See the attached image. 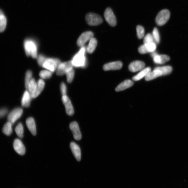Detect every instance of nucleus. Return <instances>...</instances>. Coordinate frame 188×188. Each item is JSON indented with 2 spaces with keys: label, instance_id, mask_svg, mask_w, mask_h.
<instances>
[{
  "label": "nucleus",
  "instance_id": "obj_1",
  "mask_svg": "<svg viewBox=\"0 0 188 188\" xmlns=\"http://www.w3.org/2000/svg\"><path fill=\"white\" fill-rule=\"evenodd\" d=\"M85 48L83 46L77 54L74 55L71 60L73 66L76 67H84L86 65L85 56Z\"/></svg>",
  "mask_w": 188,
  "mask_h": 188
},
{
  "label": "nucleus",
  "instance_id": "obj_2",
  "mask_svg": "<svg viewBox=\"0 0 188 188\" xmlns=\"http://www.w3.org/2000/svg\"><path fill=\"white\" fill-rule=\"evenodd\" d=\"M24 49L26 55L31 56L33 58L37 57V45L34 41L31 40H26L24 43Z\"/></svg>",
  "mask_w": 188,
  "mask_h": 188
},
{
  "label": "nucleus",
  "instance_id": "obj_3",
  "mask_svg": "<svg viewBox=\"0 0 188 188\" xmlns=\"http://www.w3.org/2000/svg\"><path fill=\"white\" fill-rule=\"evenodd\" d=\"M60 60L55 58H47L42 67L51 72H54L61 63Z\"/></svg>",
  "mask_w": 188,
  "mask_h": 188
},
{
  "label": "nucleus",
  "instance_id": "obj_4",
  "mask_svg": "<svg viewBox=\"0 0 188 188\" xmlns=\"http://www.w3.org/2000/svg\"><path fill=\"white\" fill-rule=\"evenodd\" d=\"M170 16V12L168 9L161 11L156 17L155 21L157 25L160 26L165 25L169 20Z\"/></svg>",
  "mask_w": 188,
  "mask_h": 188
},
{
  "label": "nucleus",
  "instance_id": "obj_5",
  "mask_svg": "<svg viewBox=\"0 0 188 188\" xmlns=\"http://www.w3.org/2000/svg\"><path fill=\"white\" fill-rule=\"evenodd\" d=\"M85 20L87 23L91 26H98L103 22V19L100 16L93 13H89L86 14Z\"/></svg>",
  "mask_w": 188,
  "mask_h": 188
},
{
  "label": "nucleus",
  "instance_id": "obj_6",
  "mask_svg": "<svg viewBox=\"0 0 188 188\" xmlns=\"http://www.w3.org/2000/svg\"><path fill=\"white\" fill-rule=\"evenodd\" d=\"M73 67L71 61L61 63L56 70L57 74L59 76L63 75L73 69Z\"/></svg>",
  "mask_w": 188,
  "mask_h": 188
},
{
  "label": "nucleus",
  "instance_id": "obj_7",
  "mask_svg": "<svg viewBox=\"0 0 188 188\" xmlns=\"http://www.w3.org/2000/svg\"><path fill=\"white\" fill-rule=\"evenodd\" d=\"M23 113V110L22 108H15L9 113L8 118V122L13 125L21 117Z\"/></svg>",
  "mask_w": 188,
  "mask_h": 188
},
{
  "label": "nucleus",
  "instance_id": "obj_8",
  "mask_svg": "<svg viewBox=\"0 0 188 188\" xmlns=\"http://www.w3.org/2000/svg\"><path fill=\"white\" fill-rule=\"evenodd\" d=\"M104 16L106 20L110 26L113 27L116 26L117 19L111 9H106L105 11Z\"/></svg>",
  "mask_w": 188,
  "mask_h": 188
},
{
  "label": "nucleus",
  "instance_id": "obj_9",
  "mask_svg": "<svg viewBox=\"0 0 188 188\" xmlns=\"http://www.w3.org/2000/svg\"><path fill=\"white\" fill-rule=\"evenodd\" d=\"M93 33L91 31H86L83 33L79 36L77 40V44L79 47L83 46L87 42L93 37Z\"/></svg>",
  "mask_w": 188,
  "mask_h": 188
},
{
  "label": "nucleus",
  "instance_id": "obj_10",
  "mask_svg": "<svg viewBox=\"0 0 188 188\" xmlns=\"http://www.w3.org/2000/svg\"><path fill=\"white\" fill-rule=\"evenodd\" d=\"M62 100L65 107L67 114L69 116L73 115L74 113V108L69 98L67 95L62 96Z\"/></svg>",
  "mask_w": 188,
  "mask_h": 188
},
{
  "label": "nucleus",
  "instance_id": "obj_11",
  "mask_svg": "<svg viewBox=\"0 0 188 188\" xmlns=\"http://www.w3.org/2000/svg\"><path fill=\"white\" fill-rule=\"evenodd\" d=\"M69 127L73 132L74 139L77 141L80 140L82 138V134L78 123L76 122L71 123L70 124Z\"/></svg>",
  "mask_w": 188,
  "mask_h": 188
},
{
  "label": "nucleus",
  "instance_id": "obj_12",
  "mask_svg": "<svg viewBox=\"0 0 188 188\" xmlns=\"http://www.w3.org/2000/svg\"><path fill=\"white\" fill-rule=\"evenodd\" d=\"M145 64L141 61H136L131 63L129 66V69L130 71L136 72L143 70L145 67Z\"/></svg>",
  "mask_w": 188,
  "mask_h": 188
},
{
  "label": "nucleus",
  "instance_id": "obj_13",
  "mask_svg": "<svg viewBox=\"0 0 188 188\" xmlns=\"http://www.w3.org/2000/svg\"><path fill=\"white\" fill-rule=\"evenodd\" d=\"M122 66V62L117 61L106 64L103 66V68L105 71L116 70L121 69Z\"/></svg>",
  "mask_w": 188,
  "mask_h": 188
},
{
  "label": "nucleus",
  "instance_id": "obj_14",
  "mask_svg": "<svg viewBox=\"0 0 188 188\" xmlns=\"http://www.w3.org/2000/svg\"><path fill=\"white\" fill-rule=\"evenodd\" d=\"M14 150L20 155H23L26 153V149L20 139H16L13 143Z\"/></svg>",
  "mask_w": 188,
  "mask_h": 188
},
{
  "label": "nucleus",
  "instance_id": "obj_15",
  "mask_svg": "<svg viewBox=\"0 0 188 188\" xmlns=\"http://www.w3.org/2000/svg\"><path fill=\"white\" fill-rule=\"evenodd\" d=\"M70 148L72 153L76 160L80 161L81 158V151L80 148L75 143L72 142L70 144Z\"/></svg>",
  "mask_w": 188,
  "mask_h": 188
},
{
  "label": "nucleus",
  "instance_id": "obj_16",
  "mask_svg": "<svg viewBox=\"0 0 188 188\" xmlns=\"http://www.w3.org/2000/svg\"><path fill=\"white\" fill-rule=\"evenodd\" d=\"M32 98L28 90L24 92L21 100V105L23 107H28L30 106V102Z\"/></svg>",
  "mask_w": 188,
  "mask_h": 188
},
{
  "label": "nucleus",
  "instance_id": "obj_17",
  "mask_svg": "<svg viewBox=\"0 0 188 188\" xmlns=\"http://www.w3.org/2000/svg\"><path fill=\"white\" fill-rule=\"evenodd\" d=\"M26 126L31 134L35 136L37 134V128L34 119L32 117H30L26 120Z\"/></svg>",
  "mask_w": 188,
  "mask_h": 188
},
{
  "label": "nucleus",
  "instance_id": "obj_18",
  "mask_svg": "<svg viewBox=\"0 0 188 188\" xmlns=\"http://www.w3.org/2000/svg\"><path fill=\"white\" fill-rule=\"evenodd\" d=\"M154 61L156 64H163L170 60L169 57L166 55L157 54L153 58Z\"/></svg>",
  "mask_w": 188,
  "mask_h": 188
},
{
  "label": "nucleus",
  "instance_id": "obj_19",
  "mask_svg": "<svg viewBox=\"0 0 188 188\" xmlns=\"http://www.w3.org/2000/svg\"><path fill=\"white\" fill-rule=\"evenodd\" d=\"M134 85L133 81L127 79L125 80L119 84L115 89V91L117 92L122 91L127 89L131 87Z\"/></svg>",
  "mask_w": 188,
  "mask_h": 188
},
{
  "label": "nucleus",
  "instance_id": "obj_20",
  "mask_svg": "<svg viewBox=\"0 0 188 188\" xmlns=\"http://www.w3.org/2000/svg\"><path fill=\"white\" fill-rule=\"evenodd\" d=\"M162 76V74L160 71L154 69L153 71H150L147 75L145 79L146 81H150Z\"/></svg>",
  "mask_w": 188,
  "mask_h": 188
},
{
  "label": "nucleus",
  "instance_id": "obj_21",
  "mask_svg": "<svg viewBox=\"0 0 188 188\" xmlns=\"http://www.w3.org/2000/svg\"><path fill=\"white\" fill-rule=\"evenodd\" d=\"M45 85L44 82L42 79H40L37 83V90L35 93L31 96L32 98L37 97L44 89Z\"/></svg>",
  "mask_w": 188,
  "mask_h": 188
},
{
  "label": "nucleus",
  "instance_id": "obj_22",
  "mask_svg": "<svg viewBox=\"0 0 188 188\" xmlns=\"http://www.w3.org/2000/svg\"><path fill=\"white\" fill-rule=\"evenodd\" d=\"M151 69L150 67H148L145 69H144L141 72L136 75L134 76L132 78L133 80L134 81H138L140 80L141 79L146 76L151 71Z\"/></svg>",
  "mask_w": 188,
  "mask_h": 188
},
{
  "label": "nucleus",
  "instance_id": "obj_23",
  "mask_svg": "<svg viewBox=\"0 0 188 188\" xmlns=\"http://www.w3.org/2000/svg\"><path fill=\"white\" fill-rule=\"evenodd\" d=\"M97 41L95 38L93 37L90 40L89 44L87 48V51L89 54H91L93 53L97 46Z\"/></svg>",
  "mask_w": 188,
  "mask_h": 188
},
{
  "label": "nucleus",
  "instance_id": "obj_24",
  "mask_svg": "<svg viewBox=\"0 0 188 188\" xmlns=\"http://www.w3.org/2000/svg\"><path fill=\"white\" fill-rule=\"evenodd\" d=\"M37 87V83L36 82L35 79L33 78H31L30 83L29 84L27 89L31 96L36 92Z\"/></svg>",
  "mask_w": 188,
  "mask_h": 188
},
{
  "label": "nucleus",
  "instance_id": "obj_25",
  "mask_svg": "<svg viewBox=\"0 0 188 188\" xmlns=\"http://www.w3.org/2000/svg\"><path fill=\"white\" fill-rule=\"evenodd\" d=\"M12 124L11 123L8 122L4 125L2 131L3 133L7 136H10L12 132Z\"/></svg>",
  "mask_w": 188,
  "mask_h": 188
},
{
  "label": "nucleus",
  "instance_id": "obj_26",
  "mask_svg": "<svg viewBox=\"0 0 188 188\" xmlns=\"http://www.w3.org/2000/svg\"><path fill=\"white\" fill-rule=\"evenodd\" d=\"M155 69L158 70L160 71L162 74L163 76L167 75L169 74L172 71V67L170 66H165L161 67H156Z\"/></svg>",
  "mask_w": 188,
  "mask_h": 188
},
{
  "label": "nucleus",
  "instance_id": "obj_27",
  "mask_svg": "<svg viewBox=\"0 0 188 188\" xmlns=\"http://www.w3.org/2000/svg\"><path fill=\"white\" fill-rule=\"evenodd\" d=\"M7 25V19L4 14L0 15V33L5 30Z\"/></svg>",
  "mask_w": 188,
  "mask_h": 188
},
{
  "label": "nucleus",
  "instance_id": "obj_28",
  "mask_svg": "<svg viewBox=\"0 0 188 188\" xmlns=\"http://www.w3.org/2000/svg\"><path fill=\"white\" fill-rule=\"evenodd\" d=\"M15 130L16 133L19 138H23V137L24 131L23 125L21 123H19V124L17 125Z\"/></svg>",
  "mask_w": 188,
  "mask_h": 188
},
{
  "label": "nucleus",
  "instance_id": "obj_29",
  "mask_svg": "<svg viewBox=\"0 0 188 188\" xmlns=\"http://www.w3.org/2000/svg\"><path fill=\"white\" fill-rule=\"evenodd\" d=\"M152 35L154 42L156 44H158L160 42V37L159 33L157 28H155L154 29Z\"/></svg>",
  "mask_w": 188,
  "mask_h": 188
},
{
  "label": "nucleus",
  "instance_id": "obj_30",
  "mask_svg": "<svg viewBox=\"0 0 188 188\" xmlns=\"http://www.w3.org/2000/svg\"><path fill=\"white\" fill-rule=\"evenodd\" d=\"M137 37L139 39H141L144 37V28L141 26H137L136 28Z\"/></svg>",
  "mask_w": 188,
  "mask_h": 188
},
{
  "label": "nucleus",
  "instance_id": "obj_31",
  "mask_svg": "<svg viewBox=\"0 0 188 188\" xmlns=\"http://www.w3.org/2000/svg\"><path fill=\"white\" fill-rule=\"evenodd\" d=\"M144 44L145 45L146 49L148 53H152L155 51L156 48V45L155 43H152Z\"/></svg>",
  "mask_w": 188,
  "mask_h": 188
},
{
  "label": "nucleus",
  "instance_id": "obj_32",
  "mask_svg": "<svg viewBox=\"0 0 188 188\" xmlns=\"http://www.w3.org/2000/svg\"><path fill=\"white\" fill-rule=\"evenodd\" d=\"M32 72L30 71H28L26 72L25 78V85L26 89H27L29 83L32 78Z\"/></svg>",
  "mask_w": 188,
  "mask_h": 188
},
{
  "label": "nucleus",
  "instance_id": "obj_33",
  "mask_svg": "<svg viewBox=\"0 0 188 188\" xmlns=\"http://www.w3.org/2000/svg\"><path fill=\"white\" fill-rule=\"evenodd\" d=\"M52 72L49 71L43 70L41 71L40 73V76L43 79H48L51 78Z\"/></svg>",
  "mask_w": 188,
  "mask_h": 188
},
{
  "label": "nucleus",
  "instance_id": "obj_34",
  "mask_svg": "<svg viewBox=\"0 0 188 188\" xmlns=\"http://www.w3.org/2000/svg\"><path fill=\"white\" fill-rule=\"evenodd\" d=\"M67 81L69 83H71L73 80L74 77L75 71L73 69L71 70L66 74Z\"/></svg>",
  "mask_w": 188,
  "mask_h": 188
},
{
  "label": "nucleus",
  "instance_id": "obj_35",
  "mask_svg": "<svg viewBox=\"0 0 188 188\" xmlns=\"http://www.w3.org/2000/svg\"><path fill=\"white\" fill-rule=\"evenodd\" d=\"M144 44H148V43H155L152 36L150 33H148L144 38Z\"/></svg>",
  "mask_w": 188,
  "mask_h": 188
},
{
  "label": "nucleus",
  "instance_id": "obj_36",
  "mask_svg": "<svg viewBox=\"0 0 188 188\" xmlns=\"http://www.w3.org/2000/svg\"><path fill=\"white\" fill-rule=\"evenodd\" d=\"M47 57L42 54H40L37 56V60L38 64L40 66H42L43 64L46 60Z\"/></svg>",
  "mask_w": 188,
  "mask_h": 188
},
{
  "label": "nucleus",
  "instance_id": "obj_37",
  "mask_svg": "<svg viewBox=\"0 0 188 188\" xmlns=\"http://www.w3.org/2000/svg\"><path fill=\"white\" fill-rule=\"evenodd\" d=\"M60 91L62 96L67 95V88L66 84L62 82L60 85Z\"/></svg>",
  "mask_w": 188,
  "mask_h": 188
},
{
  "label": "nucleus",
  "instance_id": "obj_38",
  "mask_svg": "<svg viewBox=\"0 0 188 188\" xmlns=\"http://www.w3.org/2000/svg\"><path fill=\"white\" fill-rule=\"evenodd\" d=\"M138 51L140 54H146L147 53H148L144 44L142 45L139 47Z\"/></svg>",
  "mask_w": 188,
  "mask_h": 188
},
{
  "label": "nucleus",
  "instance_id": "obj_39",
  "mask_svg": "<svg viewBox=\"0 0 188 188\" xmlns=\"http://www.w3.org/2000/svg\"><path fill=\"white\" fill-rule=\"evenodd\" d=\"M8 110L7 108H3L0 109V118L4 117L7 114Z\"/></svg>",
  "mask_w": 188,
  "mask_h": 188
},
{
  "label": "nucleus",
  "instance_id": "obj_40",
  "mask_svg": "<svg viewBox=\"0 0 188 188\" xmlns=\"http://www.w3.org/2000/svg\"><path fill=\"white\" fill-rule=\"evenodd\" d=\"M3 14V12L1 10H0V15H2V14Z\"/></svg>",
  "mask_w": 188,
  "mask_h": 188
}]
</instances>
